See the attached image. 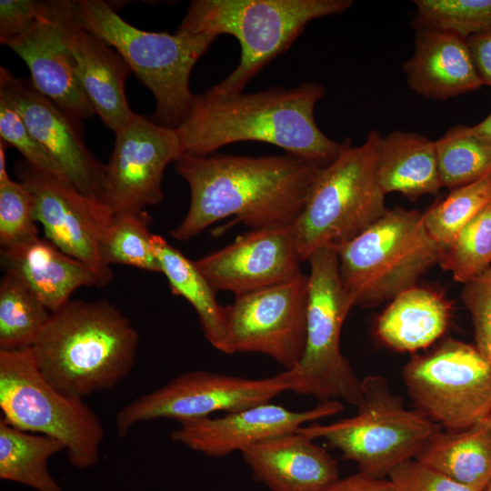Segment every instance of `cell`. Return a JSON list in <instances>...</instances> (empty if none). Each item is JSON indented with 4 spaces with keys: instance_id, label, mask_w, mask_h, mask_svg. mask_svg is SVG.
I'll list each match as a JSON object with an SVG mask.
<instances>
[{
    "instance_id": "35",
    "label": "cell",
    "mask_w": 491,
    "mask_h": 491,
    "mask_svg": "<svg viewBox=\"0 0 491 491\" xmlns=\"http://www.w3.org/2000/svg\"><path fill=\"white\" fill-rule=\"evenodd\" d=\"M35 199L22 182L12 180L0 168V245L9 248L38 237Z\"/></svg>"
},
{
    "instance_id": "22",
    "label": "cell",
    "mask_w": 491,
    "mask_h": 491,
    "mask_svg": "<svg viewBox=\"0 0 491 491\" xmlns=\"http://www.w3.org/2000/svg\"><path fill=\"white\" fill-rule=\"evenodd\" d=\"M404 72L411 89L426 98L445 100L483 85L466 39L433 29H416Z\"/></svg>"
},
{
    "instance_id": "41",
    "label": "cell",
    "mask_w": 491,
    "mask_h": 491,
    "mask_svg": "<svg viewBox=\"0 0 491 491\" xmlns=\"http://www.w3.org/2000/svg\"><path fill=\"white\" fill-rule=\"evenodd\" d=\"M320 491H394L387 478H374L361 472L337 478Z\"/></svg>"
},
{
    "instance_id": "32",
    "label": "cell",
    "mask_w": 491,
    "mask_h": 491,
    "mask_svg": "<svg viewBox=\"0 0 491 491\" xmlns=\"http://www.w3.org/2000/svg\"><path fill=\"white\" fill-rule=\"evenodd\" d=\"M146 212L115 215L101 240V254L108 265L121 264L161 273L148 229Z\"/></svg>"
},
{
    "instance_id": "25",
    "label": "cell",
    "mask_w": 491,
    "mask_h": 491,
    "mask_svg": "<svg viewBox=\"0 0 491 491\" xmlns=\"http://www.w3.org/2000/svg\"><path fill=\"white\" fill-rule=\"evenodd\" d=\"M376 173L386 195L398 192L412 201L442 187L436 143L416 133L394 131L381 136Z\"/></svg>"
},
{
    "instance_id": "42",
    "label": "cell",
    "mask_w": 491,
    "mask_h": 491,
    "mask_svg": "<svg viewBox=\"0 0 491 491\" xmlns=\"http://www.w3.org/2000/svg\"><path fill=\"white\" fill-rule=\"evenodd\" d=\"M469 133L491 144V112L478 124L467 126Z\"/></svg>"
},
{
    "instance_id": "40",
    "label": "cell",
    "mask_w": 491,
    "mask_h": 491,
    "mask_svg": "<svg viewBox=\"0 0 491 491\" xmlns=\"http://www.w3.org/2000/svg\"><path fill=\"white\" fill-rule=\"evenodd\" d=\"M483 85L491 87V25L466 39Z\"/></svg>"
},
{
    "instance_id": "38",
    "label": "cell",
    "mask_w": 491,
    "mask_h": 491,
    "mask_svg": "<svg viewBox=\"0 0 491 491\" xmlns=\"http://www.w3.org/2000/svg\"><path fill=\"white\" fill-rule=\"evenodd\" d=\"M394 491H478L461 485L415 458L404 461L387 476Z\"/></svg>"
},
{
    "instance_id": "39",
    "label": "cell",
    "mask_w": 491,
    "mask_h": 491,
    "mask_svg": "<svg viewBox=\"0 0 491 491\" xmlns=\"http://www.w3.org/2000/svg\"><path fill=\"white\" fill-rule=\"evenodd\" d=\"M40 1H0V42L5 45L23 34L37 18Z\"/></svg>"
},
{
    "instance_id": "4",
    "label": "cell",
    "mask_w": 491,
    "mask_h": 491,
    "mask_svg": "<svg viewBox=\"0 0 491 491\" xmlns=\"http://www.w3.org/2000/svg\"><path fill=\"white\" fill-rule=\"evenodd\" d=\"M351 0H194L177 31L226 34L240 44L237 66L205 93L225 97L244 92L268 63L285 53L306 25L343 13Z\"/></svg>"
},
{
    "instance_id": "24",
    "label": "cell",
    "mask_w": 491,
    "mask_h": 491,
    "mask_svg": "<svg viewBox=\"0 0 491 491\" xmlns=\"http://www.w3.org/2000/svg\"><path fill=\"white\" fill-rule=\"evenodd\" d=\"M451 312V303L442 294L416 286L391 300L378 316L375 332L394 350L416 352L442 337Z\"/></svg>"
},
{
    "instance_id": "44",
    "label": "cell",
    "mask_w": 491,
    "mask_h": 491,
    "mask_svg": "<svg viewBox=\"0 0 491 491\" xmlns=\"http://www.w3.org/2000/svg\"><path fill=\"white\" fill-rule=\"evenodd\" d=\"M484 491H491V479L489 481V483L487 484L486 487L485 488Z\"/></svg>"
},
{
    "instance_id": "37",
    "label": "cell",
    "mask_w": 491,
    "mask_h": 491,
    "mask_svg": "<svg viewBox=\"0 0 491 491\" xmlns=\"http://www.w3.org/2000/svg\"><path fill=\"white\" fill-rule=\"evenodd\" d=\"M461 297L471 316L475 346L491 362V266L465 284Z\"/></svg>"
},
{
    "instance_id": "16",
    "label": "cell",
    "mask_w": 491,
    "mask_h": 491,
    "mask_svg": "<svg viewBox=\"0 0 491 491\" xmlns=\"http://www.w3.org/2000/svg\"><path fill=\"white\" fill-rule=\"evenodd\" d=\"M195 263L216 292L235 296L303 274L293 224L252 229Z\"/></svg>"
},
{
    "instance_id": "13",
    "label": "cell",
    "mask_w": 491,
    "mask_h": 491,
    "mask_svg": "<svg viewBox=\"0 0 491 491\" xmlns=\"http://www.w3.org/2000/svg\"><path fill=\"white\" fill-rule=\"evenodd\" d=\"M308 276L236 296L227 306L229 355L259 353L294 369L305 351Z\"/></svg>"
},
{
    "instance_id": "19",
    "label": "cell",
    "mask_w": 491,
    "mask_h": 491,
    "mask_svg": "<svg viewBox=\"0 0 491 491\" xmlns=\"http://www.w3.org/2000/svg\"><path fill=\"white\" fill-rule=\"evenodd\" d=\"M342 410L339 401L320 402L305 411H292L268 402L228 412L220 417L208 416L180 423V427L170 437L193 451L221 457L235 451L242 452L260 441L296 432L306 423Z\"/></svg>"
},
{
    "instance_id": "8",
    "label": "cell",
    "mask_w": 491,
    "mask_h": 491,
    "mask_svg": "<svg viewBox=\"0 0 491 491\" xmlns=\"http://www.w3.org/2000/svg\"><path fill=\"white\" fill-rule=\"evenodd\" d=\"M307 261L306 346L298 365L283 371L288 391L320 402L342 400L357 407L363 398L362 379L340 346L342 327L354 306L341 285L337 252L324 246Z\"/></svg>"
},
{
    "instance_id": "5",
    "label": "cell",
    "mask_w": 491,
    "mask_h": 491,
    "mask_svg": "<svg viewBox=\"0 0 491 491\" xmlns=\"http://www.w3.org/2000/svg\"><path fill=\"white\" fill-rule=\"evenodd\" d=\"M77 8L82 26L115 48L151 91L155 122L170 128L180 126L195 97L189 88L192 69L217 35L141 30L101 0L77 1Z\"/></svg>"
},
{
    "instance_id": "9",
    "label": "cell",
    "mask_w": 491,
    "mask_h": 491,
    "mask_svg": "<svg viewBox=\"0 0 491 491\" xmlns=\"http://www.w3.org/2000/svg\"><path fill=\"white\" fill-rule=\"evenodd\" d=\"M363 398L352 417L322 425L312 423L297 431L309 438H322L346 459L356 462L359 472L387 478L400 463L415 458L440 426L416 409L405 407L382 376L362 379Z\"/></svg>"
},
{
    "instance_id": "6",
    "label": "cell",
    "mask_w": 491,
    "mask_h": 491,
    "mask_svg": "<svg viewBox=\"0 0 491 491\" xmlns=\"http://www.w3.org/2000/svg\"><path fill=\"white\" fill-rule=\"evenodd\" d=\"M343 289L353 306L372 307L416 286L445 248L428 233L424 214L387 209L353 239L333 246Z\"/></svg>"
},
{
    "instance_id": "11",
    "label": "cell",
    "mask_w": 491,
    "mask_h": 491,
    "mask_svg": "<svg viewBox=\"0 0 491 491\" xmlns=\"http://www.w3.org/2000/svg\"><path fill=\"white\" fill-rule=\"evenodd\" d=\"M402 376L415 409L445 430L468 428L491 411V362L476 346L446 337L412 356Z\"/></svg>"
},
{
    "instance_id": "34",
    "label": "cell",
    "mask_w": 491,
    "mask_h": 491,
    "mask_svg": "<svg viewBox=\"0 0 491 491\" xmlns=\"http://www.w3.org/2000/svg\"><path fill=\"white\" fill-rule=\"evenodd\" d=\"M414 26L467 39L491 25V0H416Z\"/></svg>"
},
{
    "instance_id": "3",
    "label": "cell",
    "mask_w": 491,
    "mask_h": 491,
    "mask_svg": "<svg viewBox=\"0 0 491 491\" xmlns=\"http://www.w3.org/2000/svg\"><path fill=\"white\" fill-rule=\"evenodd\" d=\"M139 334L105 300L68 301L51 313L30 347L43 376L59 392L81 398L114 388L131 372Z\"/></svg>"
},
{
    "instance_id": "27",
    "label": "cell",
    "mask_w": 491,
    "mask_h": 491,
    "mask_svg": "<svg viewBox=\"0 0 491 491\" xmlns=\"http://www.w3.org/2000/svg\"><path fill=\"white\" fill-rule=\"evenodd\" d=\"M151 243L171 293L183 296L194 307L206 340L215 349L229 355L227 306L219 304L216 291L199 271L195 261L185 256L161 235L153 234Z\"/></svg>"
},
{
    "instance_id": "26",
    "label": "cell",
    "mask_w": 491,
    "mask_h": 491,
    "mask_svg": "<svg viewBox=\"0 0 491 491\" xmlns=\"http://www.w3.org/2000/svg\"><path fill=\"white\" fill-rule=\"evenodd\" d=\"M415 459L454 481L484 491L491 479V430L485 422L459 431H438Z\"/></svg>"
},
{
    "instance_id": "36",
    "label": "cell",
    "mask_w": 491,
    "mask_h": 491,
    "mask_svg": "<svg viewBox=\"0 0 491 491\" xmlns=\"http://www.w3.org/2000/svg\"><path fill=\"white\" fill-rule=\"evenodd\" d=\"M0 137L7 145L16 148L25 161L32 166L66 179L59 165L32 135L12 102L2 94H0Z\"/></svg>"
},
{
    "instance_id": "14",
    "label": "cell",
    "mask_w": 491,
    "mask_h": 491,
    "mask_svg": "<svg viewBox=\"0 0 491 491\" xmlns=\"http://www.w3.org/2000/svg\"><path fill=\"white\" fill-rule=\"evenodd\" d=\"M15 174L33 193L35 219L46 238L71 257L79 260L96 276L99 287L113 278V271L101 254L102 237L114 213L102 201L76 189L68 180L19 161Z\"/></svg>"
},
{
    "instance_id": "20",
    "label": "cell",
    "mask_w": 491,
    "mask_h": 491,
    "mask_svg": "<svg viewBox=\"0 0 491 491\" xmlns=\"http://www.w3.org/2000/svg\"><path fill=\"white\" fill-rule=\"evenodd\" d=\"M64 35L95 113L116 133L135 114L129 107L125 90L132 70L115 48L82 26L77 1L73 2L65 19Z\"/></svg>"
},
{
    "instance_id": "15",
    "label": "cell",
    "mask_w": 491,
    "mask_h": 491,
    "mask_svg": "<svg viewBox=\"0 0 491 491\" xmlns=\"http://www.w3.org/2000/svg\"><path fill=\"white\" fill-rule=\"evenodd\" d=\"M115 134L105 169L104 203L114 215L140 213L163 199L167 165L182 155L175 128L135 114Z\"/></svg>"
},
{
    "instance_id": "30",
    "label": "cell",
    "mask_w": 491,
    "mask_h": 491,
    "mask_svg": "<svg viewBox=\"0 0 491 491\" xmlns=\"http://www.w3.org/2000/svg\"><path fill=\"white\" fill-rule=\"evenodd\" d=\"M435 143L444 187L453 190L491 170V144L469 133L466 125L450 128Z\"/></svg>"
},
{
    "instance_id": "1",
    "label": "cell",
    "mask_w": 491,
    "mask_h": 491,
    "mask_svg": "<svg viewBox=\"0 0 491 491\" xmlns=\"http://www.w3.org/2000/svg\"><path fill=\"white\" fill-rule=\"evenodd\" d=\"M176 173L190 189L188 211L170 235L185 241L228 216L252 229L294 224L320 167L292 154L180 155Z\"/></svg>"
},
{
    "instance_id": "12",
    "label": "cell",
    "mask_w": 491,
    "mask_h": 491,
    "mask_svg": "<svg viewBox=\"0 0 491 491\" xmlns=\"http://www.w3.org/2000/svg\"><path fill=\"white\" fill-rule=\"evenodd\" d=\"M288 391L283 372L264 378H248L204 370L185 372L123 407L115 423L120 437L141 422L160 418L180 423L268 403Z\"/></svg>"
},
{
    "instance_id": "23",
    "label": "cell",
    "mask_w": 491,
    "mask_h": 491,
    "mask_svg": "<svg viewBox=\"0 0 491 491\" xmlns=\"http://www.w3.org/2000/svg\"><path fill=\"white\" fill-rule=\"evenodd\" d=\"M1 261L5 272L17 276L51 313L66 304L78 288L99 286L96 276L85 264L39 237L1 248Z\"/></svg>"
},
{
    "instance_id": "21",
    "label": "cell",
    "mask_w": 491,
    "mask_h": 491,
    "mask_svg": "<svg viewBox=\"0 0 491 491\" xmlns=\"http://www.w3.org/2000/svg\"><path fill=\"white\" fill-rule=\"evenodd\" d=\"M256 480L270 491H320L337 478V461L300 432L256 443L242 452Z\"/></svg>"
},
{
    "instance_id": "33",
    "label": "cell",
    "mask_w": 491,
    "mask_h": 491,
    "mask_svg": "<svg viewBox=\"0 0 491 491\" xmlns=\"http://www.w3.org/2000/svg\"><path fill=\"white\" fill-rule=\"evenodd\" d=\"M438 265L463 284L491 266V203L460 229Z\"/></svg>"
},
{
    "instance_id": "10",
    "label": "cell",
    "mask_w": 491,
    "mask_h": 491,
    "mask_svg": "<svg viewBox=\"0 0 491 491\" xmlns=\"http://www.w3.org/2000/svg\"><path fill=\"white\" fill-rule=\"evenodd\" d=\"M0 408L12 426L63 443L75 467L97 463L105 436L99 416L83 399L55 389L38 370L30 347L0 350Z\"/></svg>"
},
{
    "instance_id": "29",
    "label": "cell",
    "mask_w": 491,
    "mask_h": 491,
    "mask_svg": "<svg viewBox=\"0 0 491 491\" xmlns=\"http://www.w3.org/2000/svg\"><path fill=\"white\" fill-rule=\"evenodd\" d=\"M51 312L15 275L0 282V350L31 347Z\"/></svg>"
},
{
    "instance_id": "31",
    "label": "cell",
    "mask_w": 491,
    "mask_h": 491,
    "mask_svg": "<svg viewBox=\"0 0 491 491\" xmlns=\"http://www.w3.org/2000/svg\"><path fill=\"white\" fill-rule=\"evenodd\" d=\"M491 203V170L479 179L456 187L424 213L430 235L445 248L460 229Z\"/></svg>"
},
{
    "instance_id": "2",
    "label": "cell",
    "mask_w": 491,
    "mask_h": 491,
    "mask_svg": "<svg viewBox=\"0 0 491 491\" xmlns=\"http://www.w3.org/2000/svg\"><path fill=\"white\" fill-rule=\"evenodd\" d=\"M325 92L320 84L305 83L225 97L195 95L189 115L175 128L182 154L209 155L230 144L261 142L323 168L344 147L316 123L315 107Z\"/></svg>"
},
{
    "instance_id": "7",
    "label": "cell",
    "mask_w": 491,
    "mask_h": 491,
    "mask_svg": "<svg viewBox=\"0 0 491 491\" xmlns=\"http://www.w3.org/2000/svg\"><path fill=\"white\" fill-rule=\"evenodd\" d=\"M380 139L371 130L361 145L346 140L338 156L317 172L293 224L301 262L321 247L353 239L386 212L376 173Z\"/></svg>"
},
{
    "instance_id": "28",
    "label": "cell",
    "mask_w": 491,
    "mask_h": 491,
    "mask_svg": "<svg viewBox=\"0 0 491 491\" xmlns=\"http://www.w3.org/2000/svg\"><path fill=\"white\" fill-rule=\"evenodd\" d=\"M65 446L53 437L17 429L0 419V478L36 491H63L47 461Z\"/></svg>"
},
{
    "instance_id": "17",
    "label": "cell",
    "mask_w": 491,
    "mask_h": 491,
    "mask_svg": "<svg viewBox=\"0 0 491 491\" xmlns=\"http://www.w3.org/2000/svg\"><path fill=\"white\" fill-rule=\"evenodd\" d=\"M0 94L6 96L26 127L62 169L66 179L81 193L102 202L106 165L86 149L74 122L31 80L0 68Z\"/></svg>"
},
{
    "instance_id": "18",
    "label": "cell",
    "mask_w": 491,
    "mask_h": 491,
    "mask_svg": "<svg viewBox=\"0 0 491 491\" xmlns=\"http://www.w3.org/2000/svg\"><path fill=\"white\" fill-rule=\"evenodd\" d=\"M73 2L40 1L36 20L5 45L25 61L35 89L76 123L95 113L79 82L65 40V19Z\"/></svg>"
},
{
    "instance_id": "43",
    "label": "cell",
    "mask_w": 491,
    "mask_h": 491,
    "mask_svg": "<svg viewBox=\"0 0 491 491\" xmlns=\"http://www.w3.org/2000/svg\"><path fill=\"white\" fill-rule=\"evenodd\" d=\"M485 422L486 423V425L488 426V427L491 430V411L488 414V416H486V418L485 419Z\"/></svg>"
}]
</instances>
